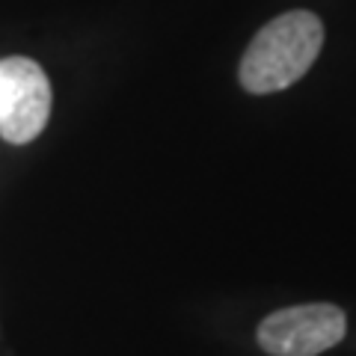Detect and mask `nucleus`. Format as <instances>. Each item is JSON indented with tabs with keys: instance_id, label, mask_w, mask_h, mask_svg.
Returning a JSON list of instances; mask_svg holds the SVG:
<instances>
[{
	"instance_id": "1",
	"label": "nucleus",
	"mask_w": 356,
	"mask_h": 356,
	"mask_svg": "<svg viewBox=\"0 0 356 356\" xmlns=\"http://www.w3.org/2000/svg\"><path fill=\"white\" fill-rule=\"evenodd\" d=\"M324 24L315 13L294 9L264 24L241 60V86L252 95L280 92L297 83L318 60Z\"/></svg>"
},
{
	"instance_id": "2",
	"label": "nucleus",
	"mask_w": 356,
	"mask_h": 356,
	"mask_svg": "<svg viewBox=\"0 0 356 356\" xmlns=\"http://www.w3.org/2000/svg\"><path fill=\"white\" fill-rule=\"evenodd\" d=\"M51 81L27 57L0 60V137L15 146L36 140L51 116Z\"/></svg>"
},
{
	"instance_id": "3",
	"label": "nucleus",
	"mask_w": 356,
	"mask_h": 356,
	"mask_svg": "<svg viewBox=\"0 0 356 356\" xmlns=\"http://www.w3.org/2000/svg\"><path fill=\"white\" fill-rule=\"evenodd\" d=\"M348 318L332 303H306L267 315L259 324V344L270 356H318L344 339Z\"/></svg>"
}]
</instances>
